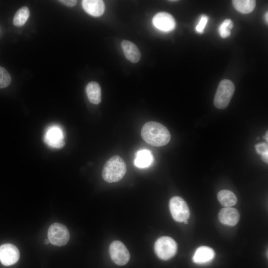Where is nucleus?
<instances>
[{"mask_svg":"<svg viewBox=\"0 0 268 268\" xmlns=\"http://www.w3.org/2000/svg\"><path fill=\"white\" fill-rule=\"evenodd\" d=\"M141 134L146 143L156 147L166 145L171 138L168 129L161 123L155 121L146 123L142 128Z\"/></svg>","mask_w":268,"mask_h":268,"instance_id":"nucleus-1","label":"nucleus"},{"mask_svg":"<svg viewBox=\"0 0 268 268\" xmlns=\"http://www.w3.org/2000/svg\"><path fill=\"white\" fill-rule=\"evenodd\" d=\"M126 171V165L123 159L118 155H115L106 161L102 175L105 181L113 183L121 180Z\"/></svg>","mask_w":268,"mask_h":268,"instance_id":"nucleus-2","label":"nucleus"},{"mask_svg":"<svg viewBox=\"0 0 268 268\" xmlns=\"http://www.w3.org/2000/svg\"><path fill=\"white\" fill-rule=\"evenodd\" d=\"M235 91L233 82L224 79L219 83L214 99V104L218 109H223L229 105Z\"/></svg>","mask_w":268,"mask_h":268,"instance_id":"nucleus-3","label":"nucleus"},{"mask_svg":"<svg viewBox=\"0 0 268 268\" xmlns=\"http://www.w3.org/2000/svg\"><path fill=\"white\" fill-rule=\"evenodd\" d=\"M155 252L162 260H167L172 258L176 254L177 245L171 237L163 236L158 238L155 243Z\"/></svg>","mask_w":268,"mask_h":268,"instance_id":"nucleus-4","label":"nucleus"},{"mask_svg":"<svg viewBox=\"0 0 268 268\" xmlns=\"http://www.w3.org/2000/svg\"><path fill=\"white\" fill-rule=\"evenodd\" d=\"M48 238L53 245L61 246L66 245L70 238L69 232L64 225L54 223L49 228Z\"/></svg>","mask_w":268,"mask_h":268,"instance_id":"nucleus-5","label":"nucleus"},{"mask_svg":"<svg viewBox=\"0 0 268 268\" xmlns=\"http://www.w3.org/2000/svg\"><path fill=\"white\" fill-rule=\"evenodd\" d=\"M169 208L173 218L182 222L189 218L190 211L185 201L180 197L174 196L169 201Z\"/></svg>","mask_w":268,"mask_h":268,"instance_id":"nucleus-6","label":"nucleus"},{"mask_svg":"<svg viewBox=\"0 0 268 268\" xmlns=\"http://www.w3.org/2000/svg\"><path fill=\"white\" fill-rule=\"evenodd\" d=\"M109 253L112 261L118 265H125L130 259V254L127 248L120 241H114L111 243Z\"/></svg>","mask_w":268,"mask_h":268,"instance_id":"nucleus-7","label":"nucleus"},{"mask_svg":"<svg viewBox=\"0 0 268 268\" xmlns=\"http://www.w3.org/2000/svg\"><path fill=\"white\" fill-rule=\"evenodd\" d=\"M20 256L18 248L11 244H4L0 246V261L4 266L16 263Z\"/></svg>","mask_w":268,"mask_h":268,"instance_id":"nucleus-8","label":"nucleus"},{"mask_svg":"<svg viewBox=\"0 0 268 268\" xmlns=\"http://www.w3.org/2000/svg\"><path fill=\"white\" fill-rule=\"evenodd\" d=\"M44 139L45 143L52 148L60 149L65 144L62 131L57 126L50 127L47 130Z\"/></svg>","mask_w":268,"mask_h":268,"instance_id":"nucleus-9","label":"nucleus"},{"mask_svg":"<svg viewBox=\"0 0 268 268\" xmlns=\"http://www.w3.org/2000/svg\"><path fill=\"white\" fill-rule=\"evenodd\" d=\"M153 24L158 29L163 32H169L175 27V21L173 17L166 12L157 13L153 18Z\"/></svg>","mask_w":268,"mask_h":268,"instance_id":"nucleus-10","label":"nucleus"},{"mask_svg":"<svg viewBox=\"0 0 268 268\" xmlns=\"http://www.w3.org/2000/svg\"><path fill=\"white\" fill-rule=\"evenodd\" d=\"M239 213L237 210L231 207L221 209L218 214L219 221L229 226L235 225L239 220Z\"/></svg>","mask_w":268,"mask_h":268,"instance_id":"nucleus-11","label":"nucleus"},{"mask_svg":"<svg viewBox=\"0 0 268 268\" xmlns=\"http://www.w3.org/2000/svg\"><path fill=\"white\" fill-rule=\"evenodd\" d=\"M214 257L215 252L211 248L202 246L196 249L192 259L194 263L202 264L211 261Z\"/></svg>","mask_w":268,"mask_h":268,"instance_id":"nucleus-12","label":"nucleus"},{"mask_svg":"<svg viewBox=\"0 0 268 268\" xmlns=\"http://www.w3.org/2000/svg\"><path fill=\"white\" fill-rule=\"evenodd\" d=\"M121 47L126 58L132 63L138 62L141 58V52L136 45L128 40H123Z\"/></svg>","mask_w":268,"mask_h":268,"instance_id":"nucleus-13","label":"nucleus"},{"mask_svg":"<svg viewBox=\"0 0 268 268\" xmlns=\"http://www.w3.org/2000/svg\"><path fill=\"white\" fill-rule=\"evenodd\" d=\"M82 4L84 10L94 17L102 15L105 11L104 3L101 0H83Z\"/></svg>","mask_w":268,"mask_h":268,"instance_id":"nucleus-14","label":"nucleus"},{"mask_svg":"<svg viewBox=\"0 0 268 268\" xmlns=\"http://www.w3.org/2000/svg\"><path fill=\"white\" fill-rule=\"evenodd\" d=\"M87 97L94 104H98L101 101V89L99 84L96 82H89L86 88Z\"/></svg>","mask_w":268,"mask_h":268,"instance_id":"nucleus-15","label":"nucleus"},{"mask_svg":"<svg viewBox=\"0 0 268 268\" xmlns=\"http://www.w3.org/2000/svg\"><path fill=\"white\" fill-rule=\"evenodd\" d=\"M153 161L150 151L147 149L139 150L134 160L135 165L139 168H146L150 166Z\"/></svg>","mask_w":268,"mask_h":268,"instance_id":"nucleus-16","label":"nucleus"},{"mask_svg":"<svg viewBox=\"0 0 268 268\" xmlns=\"http://www.w3.org/2000/svg\"><path fill=\"white\" fill-rule=\"evenodd\" d=\"M217 198L220 203L225 207L233 206L237 202L235 195L228 190H222L219 191L217 194Z\"/></svg>","mask_w":268,"mask_h":268,"instance_id":"nucleus-17","label":"nucleus"},{"mask_svg":"<svg viewBox=\"0 0 268 268\" xmlns=\"http://www.w3.org/2000/svg\"><path fill=\"white\" fill-rule=\"evenodd\" d=\"M234 7L239 12L248 14L255 8L256 1L254 0H234L232 1Z\"/></svg>","mask_w":268,"mask_h":268,"instance_id":"nucleus-18","label":"nucleus"},{"mask_svg":"<svg viewBox=\"0 0 268 268\" xmlns=\"http://www.w3.org/2000/svg\"><path fill=\"white\" fill-rule=\"evenodd\" d=\"M30 13L28 7L24 6L20 8L16 12L14 18L13 24L16 26L23 25L29 17Z\"/></svg>","mask_w":268,"mask_h":268,"instance_id":"nucleus-19","label":"nucleus"},{"mask_svg":"<svg viewBox=\"0 0 268 268\" xmlns=\"http://www.w3.org/2000/svg\"><path fill=\"white\" fill-rule=\"evenodd\" d=\"M233 27L232 21L230 19H225L220 25L218 32L222 38H225L230 35V30Z\"/></svg>","mask_w":268,"mask_h":268,"instance_id":"nucleus-20","label":"nucleus"},{"mask_svg":"<svg viewBox=\"0 0 268 268\" xmlns=\"http://www.w3.org/2000/svg\"><path fill=\"white\" fill-rule=\"evenodd\" d=\"M11 77L8 71L0 66V88L7 87L11 83Z\"/></svg>","mask_w":268,"mask_h":268,"instance_id":"nucleus-21","label":"nucleus"},{"mask_svg":"<svg viewBox=\"0 0 268 268\" xmlns=\"http://www.w3.org/2000/svg\"><path fill=\"white\" fill-rule=\"evenodd\" d=\"M208 21V17L207 16L201 15L195 27L196 31L199 33H203Z\"/></svg>","mask_w":268,"mask_h":268,"instance_id":"nucleus-22","label":"nucleus"},{"mask_svg":"<svg viewBox=\"0 0 268 268\" xmlns=\"http://www.w3.org/2000/svg\"><path fill=\"white\" fill-rule=\"evenodd\" d=\"M256 151L257 153L260 155L268 153V144L266 143H261L256 145Z\"/></svg>","mask_w":268,"mask_h":268,"instance_id":"nucleus-23","label":"nucleus"},{"mask_svg":"<svg viewBox=\"0 0 268 268\" xmlns=\"http://www.w3.org/2000/svg\"><path fill=\"white\" fill-rule=\"evenodd\" d=\"M59 1L69 7L75 6L77 2V1L75 0H59Z\"/></svg>","mask_w":268,"mask_h":268,"instance_id":"nucleus-24","label":"nucleus"},{"mask_svg":"<svg viewBox=\"0 0 268 268\" xmlns=\"http://www.w3.org/2000/svg\"><path fill=\"white\" fill-rule=\"evenodd\" d=\"M262 159L265 162L268 163V153L262 155Z\"/></svg>","mask_w":268,"mask_h":268,"instance_id":"nucleus-25","label":"nucleus"},{"mask_svg":"<svg viewBox=\"0 0 268 268\" xmlns=\"http://www.w3.org/2000/svg\"><path fill=\"white\" fill-rule=\"evenodd\" d=\"M268 12H267L265 14V21L267 22V23H268Z\"/></svg>","mask_w":268,"mask_h":268,"instance_id":"nucleus-26","label":"nucleus"},{"mask_svg":"<svg viewBox=\"0 0 268 268\" xmlns=\"http://www.w3.org/2000/svg\"><path fill=\"white\" fill-rule=\"evenodd\" d=\"M268 131H267L264 137H265V139L267 141V142H268Z\"/></svg>","mask_w":268,"mask_h":268,"instance_id":"nucleus-27","label":"nucleus"},{"mask_svg":"<svg viewBox=\"0 0 268 268\" xmlns=\"http://www.w3.org/2000/svg\"><path fill=\"white\" fill-rule=\"evenodd\" d=\"M49 243V241L48 240H45V243L47 244Z\"/></svg>","mask_w":268,"mask_h":268,"instance_id":"nucleus-28","label":"nucleus"},{"mask_svg":"<svg viewBox=\"0 0 268 268\" xmlns=\"http://www.w3.org/2000/svg\"><path fill=\"white\" fill-rule=\"evenodd\" d=\"M184 223H185V224H188V221H187V220L184 221Z\"/></svg>","mask_w":268,"mask_h":268,"instance_id":"nucleus-29","label":"nucleus"}]
</instances>
